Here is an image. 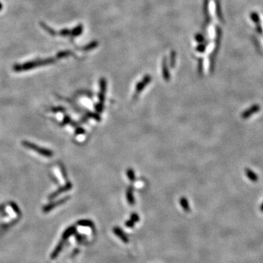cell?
<instances>
[{
	"instance_id": "obj_1",
	"label": "cell",
	"mask_w": 263,
	"mask_h": 263,
	"mask_svg": "<svg viewBox=\"0 0 263 263\" xmlns=\"http://www.w3.org/2000/svg\"><path fill=\"white\" fill-rule=\"evenodd\" d=\"M54 62V59H45V60H37V61H33V62H28L27 64H23V65H17L15 67V70H16L18 71H20L21 70H28L30 69V68L34 67H38L40 65H44L46 64H51Z\"/></svg>"
},
{
	"instance_id": "obj_2",
	"label": "cell",
	"mask_w": 263,
	"mask_h": 263,
	"mask_svg": "<svg viewBox=\"0 0 263 263\" xmlns=\"http://www.w3.org/2000/svg\"><path fill=\"white\" fill-rule=\"evenodd\" d=\"M113 231L114 234L116 235L118 238H120V240H121V241L126 243L129 242V238L127 237V235H126L124 231L122 230L120 227H115L113 229Z\"/></svg>"
},
{
	"instance_id": "obj_3",
	"label": "cell",
	"mask_w": 263,
	"mask_h": 263,
	"mask_svg": "<svg viewBox=\"0 0 263 263\" xmlns=\"http://www.w3.org/2000/svg\"><path fill=\"white\" fill-rule=\"evenodd\" d=\"M65 241H66L65 240H64V239H62V240H61V241L59 242L58 244H57V246H56L54 250L53 251L52 254H51V260H54V259H56L57 257H58V255L59 254H60L61 251H62V250L63 249V246H64Z\"/></svg>"
},
{
	"instance_id": "obj_4",
	"label": "cell",
	"mask_w": 263,
	"mask_h": 263,
	"mask_svg": "<svg viewBox=\"0 0 263 263\" xmlns=\"http://www.w3.org/2000/svg\"><path fill=\"white\" fill-rule=\"evenodd\" d=\"M150 81H151V77L149 76H146L145 77V78L143 79V81H142V82H140L139 84L137 86V88H136V94H138L139 92H141V91L143 89L144 86H146V85H147L148 83L150 82Z\"/></svg>"
},
{
	"instance_id": "obj_5",
	"label": "cell",
	"mask_w": 263,
	"mask_h": 263,
	"mask_svg": "<svg viewBox=\"0 0 263 263\" xmlns=\"http://www.w3.org/2000/svg\"><path fill=\"white\" fill-rule=\"evenodd\" d=\"M75 231H76V229H75V228L74 227H68V228L65 231H64V233H63L62 239L67 240V239L68 238H70V236H73V234H75Z\"/></svg>"
},
{
	"instance_id": "obj_6",
	"label": "cell",
	"mask_w": 263,
	"mask_h": 263,
	"mask_svg": "<svg viewBox=\"0 0 263 263\" xmlns=\"http://www.w3.org/2000/svg\"><path fill=\"white\" fill-rule=\"evenodd\" d=\"M180 203H181V207L184 208V210L186 211V212H189L190 207H189V205L188 200H187L186 198H184V197L181 198Z\"/></svg>"
},
{
	"instance_id": "obj_7",
	"label": "cell",
	"mask_w": 263,
	"mask_h": 263,
	"mask_svg": "<svg viewBox=\"0 0 263 263\" xmlns=\"http://www.w3.org/2000/svg\"><path fill=\"white\" fill-rule=\"evenodd\" d=\"M40 25L42 26V28H43L44 29H45V30L46 31H48V32L51 35V36H56V31H54V30H53L52 29H51V28H50L49 26H47L45 24V23H40Z\"/></svg>"
},
{
	"instance_id": "obj_8",
	"label": "cell",
	"mask_w": 263,
	"mask_h": 263,
	"mask_svg": "<svg viewBox=\"0 0 263 263\" xmlns=\"http://www.w3.org/2000/svg\"><path fill=\"white\" fill-rule=\"evenodd\" d=\"M127 199L128 203H130L132 205H133V204L135 203V199L134 197H133L132 192L131 189H129L127 192Z\"/></svg>"
},
{
	"instance_id": "obj_9",
	"label": "cell",
	"mask_w": 263,
	"mask_h": 263,
	"mask_svg": "<svg viewBox=\"0 0 263 263\" xmlns=\"http://www.w3.org/2000/svg\"><path fill=\"white\" fill-rule=\"evenodd\" d=\"M78 225L81 226H83V227H92L94 226L93 222L90 220H82V221H80L78 222Z\"/></svg>"
},
{
	"instance_id": "obj_10",
	"label": "cell",
	"mask_w": 263,
	"mask_h": 263,
	"mask_svg": "<svg viewBox=\"0 0 263 263\" xmlns=\"http://www.w3.org/2000/svg\"><path fill=\"white\" fill-rule=\"evenodd\" d=\"M82 31H83V27L81 25H79L78 27L75 28V29L71 31V34H73V36H78Z\"/></svg>"
},
{
	"instance_id": "obj_11",
	"label": "cell",
	"mask_w": 263,
	"mask_h": 263,
	"mask_svg": "<svg viewBox=\"0 0 263 263\" xmlns=\"http://www.w3.org/2000/svg\"><path fill=\"white\" fill-rule=\"evenodd\" d=\"M130 220L135 224V223H137L138 222H139V220H140V218H139L138 215L137 214H132L131 215Z\"/></svg>"
},
{
	"instance_id": "obj_12",
	"label": "cell",
	"mask_w": 263,
	"mask_h": 263,
	"mask_svg": "<svg viewBox=\"0 0 263 263\" xmlns=\"http://www.w3.org/2000/svg\"><path fill=\"white\" fill-rule=\"evenodd\" d=\"M72 54H73V53H72L71 51H62V52L59 53L58 55H57V56L63 57V56H70V55H72Z\"/></svg>"
},
{
	"instance_id": "obj_13",
	"label": "cell",
	"mask_w": 263,
	"mask_h": 263,
	"mask_svg": "<svg viewBox=\"0 0 263 263\" xmlns=\"http://www.w3.org/2000/svg\"><path fill=\"white\" fill-rule=\"evenodd\" d=\"M59 34H60L61 36H69L71 34V31L67 30V29H63L59 32Z\"/></svg>"
},
{
	"instance_id": "obj_14",
	"label": "cell",
	"mask_w": 263,
	"mask_h": 263,
	"mask_svg": "<svg viewBox=\"0 0 263 263\" xmlns=\"http://www.w3.org/2000/svg\"><path fill=\"white\" fill-rule=\"evenodd\" d=\"M135 174H134V172L132 171V170H128V171H127V175H128V177L129 178H130V180H132V181H133L135 179Z\"/></svg>"
},
{
	"instance_id": "obj_15",
	"label": "cell",
	"mask_w": 263,
	"mask_h": 263,
	"mask_svg": "<svg viewBox=\"0 0 263 263\" xmlns=\"http://www.w3.org/2000/svg\"><path fill=\"white\" fill-rule=\"evenodd\" d=\"M261 21H262V27L263 31V15H261Z\"/></svg>"
},
{
	"instance_id": "obj_16",
	"label": "cell",
	"mask_w": 263,
	"mask_h": 263,
	"mask_svg": "<svg viewBox=\"0 0 263 263\" xmlns=\"http://www.w3.org/2000/svg\"><path fill=\"white\" fill-rule=\"evenodd\" d=\"M2 9V4L0 2V10H1Z\"/></svg>"
},
{
	"instance_id": "obj_17",
	"label": "cell",
	"mask_w": 263,
	"mask_h": 263,
	"mask_svg": "<svg viewBox=\"0 0 263 263\" xmlns=\"http://www.w3.org/2000/svg\"><path fill=\"white\" fill-rule=\"evenodd\" d=\"M261 209H262V211H263V205H262V208H261Z\"/></svg>"
}]
</instances>
